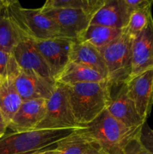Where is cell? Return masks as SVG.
Instances as JSON below:
<instances>
[{"label":"cell","mask_w":153,"mask_h":154,"mask_svg":"<svg viewBox=\"0 0 153 154\" xmlns=\"http://www.w3.org/2000/svg\"><path fill=\"white\" fill-rule=\"evenodd\" d=\"M74 117L80 127L94 121L107 108L110 86L107 81L65 86Z\"/></svg>","instance_id":"obj_1"},{"label":"cell","mask_w":153,"mask_h":154,"mask_svg":"<svg viewBox=\"0 0 153 154\" xmlns=\"http://www.w3.org/2000/svg\"><path fill=\"white\" fill-rule=\"evenodd\" d=\"M141 127H127L106 109L94 121L79 128L78 132L98 143L108 154H122L128 143L139 135Z\"/></svg>","instance_id":"obj_2"},{"label":"cell","mask_w":153,"mask_h":154,"mask_svg":"<svg viewBox=\"0 0 153 154\" xmlns=\"http://www.w3.org/2000/svg\"><path fill=\"white\" fill-rule=\"evenodd\" d=\"M5 10L23 38L45 40L62 37L59 26L40 8H25L18 1L8 0Z\"/></svg>","instance_id":"obj_3"},{"label":"cell","mask_w":153,"mask_h":154,"mask_svg":"<svg viewBox=\"0 0 153 154\" xmlns=\"http://www.w3.org/2000/svg\"><path fill=\"white\" fill-rule=\"evenodd\" d=\"M78 129H34L23 132H10L0 138V154H31L56 147L58 141Z\"/></svg>","instance_id":"obj_4"},{"label":"cell","mask_w":153,"mask_h":154,"mask_svg":"<svg viewBox=\"0 0 153 154\" xmlns=\"http://www.w3.org/2000/svg\"><path fill=\"white\" fill-rule=\"evenodd\" d=\"M134 39L122 33L104 48L98 49L107 68V83L116 86L126 83L132 72V47Z\"/></svg>","instance_id":"obj_5"},{"label":"cell","mask_w":153,"mask_h":154,"mask_svg":"<svg viewBox=\"0 0 153 154\" xmlns=\"http://www.w3.org/2000/svg\"><path fill=\"white\" fill-rule=\"evenodd\" d=\"M46 114L35 129H65L80 128L74 117L64 85L56 83L50 97L46 100Z\"/></svg>","instance_id":"obj_6"},{"label":"cell","mask_w":153,"mask_h":154,"mask_svg":"<svg viewBox=\"0 0 153 154\" xmlns=\"http://www.w3.org/2000/svg\"><path fill=\"white\" fill-rule=\"evenodd\" d=\"M106 110L127 127H141L146 122L140 116L126 83L110 86V100Z\"/></svg>","instance_id":"obj_7"},{"label":"cell","mask_w":153,"mask_h":154,"mask_svg":"<svg viewBox=\"0 0 153 154\" xmlns=\"http://www.w3.org/2000/svg\"><path fill=\"white\" fill-rule=\"evenodd\" d=\"M32 41L46 61L52 78L56 80L70 63V52L74 41L63 37Z\"/></svg>","instance_id":"obj_8"},{"label":"cell","mask_w":153,"mask_h":154,"mask_svg":"<svg viewBox=\"0 0 153 154\" xmlns=\"http://www.w3.org/2000/svg\"><path fill=\"white\" fill-rule=\"evenodd\" d=\"M42 11L52 18L64 38L77 41L90 25L92 16L86 11L74 8H47Z\"/></svg>","instance_id":"obj_9"},{"label":"cell","mask_w":153,"mask_h":154,"mask_svg":"<svg viewBox=\"0 0 153 154\" xmlns=\"http://www.w3.org/2000/svg\"><path fill=\"white\" fill-rule=\"evenodd\" d=\"M15 87L22 100H47L52 95L56 81L38 75L20 70L14 78Z\"/></svg>","instance_id":"obj_10"},{"label":"cell","mask_w":153,"mask_h":154,"mask_svg":"<svg viewBox=\"0 0 153 154\" xmlns=\"http://www.w3.org/2000/svg\"><path fill=\"white\" fill-rule=\"evenodd\" d=\"M126 84L140 116L146 121L153 107V69L130 78Z\"/></svg>","instance_id":"obj_11"},{"label":"cell","mask_w":153,"mask_h":154,"mask_svg":"<svg viewBox=\"0 0 153 154\" xmlns=\"http://www.w3.org/2000/svg\"><path fill=\"white\" fill-rule=\"evenodd\" d=\"M12 54L20 70L53 79L46 61L34 46L32 39L22 38L15 47Z\"/></svg>","instance_id":"obj_12"},{"label":"cell","mask_w":153,"mask_h":154,"mask_svg":"<svg viewBox=\"0 0 153 154\" xmlns=\"http://www.w3.org/2000/svg\"><path fill=\"white\" fill-rule=\"evenodd\" d=\"M153 69V17L145 29L134 39L130 78Z\"/></svg>","instance_id":"obj_13"},{"label":"cell","mask_w":153,"mask_h":154,"mask_svg":"<svg viewBox=\"0 0 153 154\" xmlns=\"http://www.w3.org/2000/svg\"><path fill=\"white\" fill-rule=\"evenodd\" d=\"M46 100L34 99L22 102L17 112L8 123L14 132L34 130L46 114Z\"/></svg>","instance_id":"obj_14"},{"label":"cell","mask_w":153,"mask_h":154,"mask_svg":"<svg viewBox=\"0 0 153 154\" xmlns=\"http://www.w3.org/2000/svg\"><path fill=\"white\" fill-rule=\"evenodd\" d=\"M130 14L124 0H105L103 5L92 16L90 24L124 29Z\"/></svg>","instance_id":"obj_15"},{"label":"cell","mask_w":153,"mask_h":154,"mask_svg":"<svg viewBox=\"0 0 153 154\" xmlns=\"http://www.w3.org/2000/svg\"><path fill=\"white\" fill-rule=\"evenodd\" d=\"M70 62L93 69L107 81V68L103 57L100 51L90 44L74 41L70 52Z\"/></svg>","instance_id":"obj_16"},{"label":"cell","mask_w":153,"mask_h":154,"mask_svg":"<svg viewBox=\"0 0 153 154\" xmlns=\"http://www.w3.org/2000/svg\"><path fill=\"white\" fill-rule=\"evenodd\" d=\"M55 81L58 84L69 86L82 83H101L106 80L93 69L70 62Z\"/></svg>","instance_id":"obj_17"},{"label":"cell","mask_w":153,"mask_h":154,"mask_svg":"<svg viewBox=\"0 0 153 154\" xmlns=\"http://www.w3.org/2000/svg\"><path fill=\"white\" fill-rule=\"evenodd\" d=\"M22 102L15 87L14 78L0 80V112L8 124L17 112Z\"/></svg>","instance_id":"obj_18"},{"label":"cell","mask_w":153,"mask_h":154,"mask_svg":"<svg viewBox=\"0 0 153 154\" xmlns=\"http://www.w3.org/2000/svg\"><path fill=\"white\" fill-rule=\"evenodd\" d=\"M123 29L90 24L76 42H85L98 49L104 48L122 33Z\"/></svg>","instance_id":"obj_19"},{"label":"cell","mask_w":153,"mask_h":154,"mask_svg":"<svg viewBox=\"0 0 153 154\" xmlns=\"http://www.w3.org/2000/svg\"><path fill=\"white\" fill-rule=\"evenodd\" d=\"M22 38L4 8L0 16V51L12 54L15 47Z\"/></svg>","instance_id":"obj_20"},{"label":"cell","mask_w":153,"mask_h":154,"mask_svg":"<svg viewBox=\"0 0 153 154\" xmlns=\"http://www.w3.org/2000/svg\"><path fill=\"white\" fill-rule=\"evenodd\" d=\"M104 2L105 0H48L41 8L81 9L93 16Z\"/></svg>","instance_id":"obj_21"},{"label":"cell","mask_w":153,"mask_h":154,"mask_svg":"<svg viewBox=\"0 0 153 154\" xmlns=\"http://www.w3.org/2000/svg\"><path fill=\"white\" fill-rule=\"evenodd\" d=\"M92 141L78 132L76 129L73 134L58 141L57 149L58 154H82L91 146Z\"/></svg>","instance_id":"obj_22"},{"label":"cell","mask_w":153,"mask_h":154,"mask_svg":"<svg viewBox=\"0 0 153 154\" xmlns=\"http://www.w3.org/2000/svg\"><path fill=\"white\" fill-rule=\"evenodd\" d=\"M152 5L134 11L130 14L127 26L123 30L133 39L136 38L148 25L150 18L152 17Z\"/></svg>","instance_id":"obj_23"},{"label":"cell","mask_w":153,"mask_h":154,"mask_svg":"<svg viewBox=\"0 0 153 154\" xmlns=\"http://www.w3.org/2000/svg\"><path fill=\"white\" fill-rule=\"evenodd\" d=\"M20 72L13 54L0 51V80L14 78Z\"/></svg>","instance_id":"obj_24"},{"label":"cell","mask_w":153,"mask_h":154,"mask_svg":"<svg viewBox=\"0 0 153 154\" xmlns=\"http://www.w3.org/2000/svg\"><path fill=\"white\" fill-rule=\"evenodd\" d=\"M140 144L147 150L153 153V129L146 122L141 127L138 135Z\"/></svg>","instance_id":"obj_25"},{"label":"cell","mask_w":153,"mask_h":154,"mask_svg":"<svg viewBox=\"0 0 153 154\" xmlns=\"http://www.w3.org/2000/svg\"><path fill=\"white\" fill-rule=\"evenodd\" d=\"M122 154H153L147 150L140 142L138 136L128 143Z\"/></svg>","instance_id":"obj_26"},{"label":"cell","mask_w":153,"mask_h":154,"mask_svg":"<svg viewBox=\"0 0 153 154\" xmlns=\"http://www.w3.org/2000/svg\"><path fill=\"white\" fill-rule=\"evenodd\" d=\"M130 12L153 4L152 0H124Z\"/></svg>","instance_id":"obj_27"},{"label":"cell","mask_w":153,"mask_h":154,"mask_svg":"<svg viewBox=\"0 0 153 154\" xmlns=\"http://www.w3.org/2000/svg\"><path fill=\"white\" fill-rule=\"evenodd\" d=\"M82 154H108L98 143L92 141L88 150Z\"/></svg>","instance_id":"obj_28"},{"label":"cell","mask_w":153,"mask_h":154,"mask_svg":"<svg viewBox=\"0 0 153 154\" xmlns=\"http://www.w3.org/2000/svg\"><path fill=\"white\" fill-rule=\"evenodd\" d=\"M8 126V124L7 121L4 120V117L2 116V113L0 112V138H2L6 134Z\"/></svg>","instance_id":"obj_29"},{"label":"cell","mask_w":153,"mask_h":154,"mask_svg":"<svg viewBox=\"0 0 153 154\" xmlns=\"http://www.w3.org/2000/svg\"><path fill=\"white\" fill-rule=\"evenodd\" d=\"M59 151L57 149V147H52V148L46 149V150H39V151L34 152L31 154H58Z\"/></svg>","instance_id":"obj_30"},{"label":"cell","mask_w":153,"mask_h":154,"mask_svg":"<svg viewBox=\"0 0 153 154\" xmlns=\"http://www.w3.org/2000/svg\"><path fill=\"white\" fill-rule=\"evenodd\" d=\"M8 0H0V16L2 14L4 8H5L6 4H7Z\"/></svg>","instance_id":"obj_31"}]
</instances>
